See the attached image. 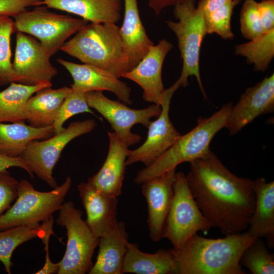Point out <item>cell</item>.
I'll use <instances>...</instances> for the list:
<instances>
[{
	"mask_svg": "<svg viewBox=\"0 0 274 274\" xmlns=\"http://www.w3.org/2000/svg\"><path fill=\"white\" fill-rule=\"evenodd\" d=\"M14 32V20L8 16H0V86L14 82L11 50V37Z\"/></svg>",
	"mask_w": 274,
	"mask_h": 274,
	"instance_id": "31",
	"label": "cell"
},
{
	"mask_svg": "<svg viewBox=\"0 0 274 274\" xmlns=\"http://www.w3.org/2000/svg\"><path fill=\"white\" fill-rule=\"evenodd\" d=\"M232 0H200L197 7L203 13L214 10L218 7ZM238 2V0H237Z\"/></svg>",
	"mask_w": 274,
	"mask_h": 274,
	"instance_id": "41",
	"label": "cell"
},
{
	"mask_svg": "<svg viewBox=\"0 0 274 274\" xmlns=\"http://www.w3.org/2000/svg\"><path fill=\"white\" fill-rule=\"evenodd\" d=\"M128 234L125 223L118 222L110 232L99 238L98 252L96 260L89 274H122L126 254Z\"/></svg>",
	"mask_w": 274,
	"mask_h": 274,
	"instance_id": "23",
	"label": "cell"
},
{
	"mask_svg": "<svg viewBox=\"0 0 274 274\" xmlns=\"http://www.w3.org/2000/svg\"><path fill=\"white\" fill-rule=\"evenodd\" d=\"M15 57L12 62L14 82L35 85L51 83L57 70L40 42L27 34L17 32Z\"/></svg>",
	"mask_w": 274,
	"mask_h": 274,
	"instance_id": "12",
	"label": "cell"
},
{
	"mask_svg": "<svg viewBox=\"0 0 274 274\" xmlns=\"http://www.w3.org/2000/svg\"><path fill=\"white\" fill-rule=\"evenodd\" d=\"M176 174L174 168L142 184V192L148 205L149 236L154 242L163 238L165 223L173 196Z\"/></svg>",
	"mask_w": 274,
	"mask_h": 274,
	"instance_id": "16",
	"label": "cell"
},
{
	"mask_svg": "<svg viewBox=\"0 0 274 274\" xmlns=\"http://www.w3.org/2000/svg\"><path fill=\"white\" fill-rule=\"evenodd\" d=\"M60 50L120 78L129 71L128 54L116 23H87Z\"/></svg>",
	"mask_w": 274,
	"mask_h": 274,
	"instance_id": "3",
	"label": "cell"
},
{
	"mask_svg": "<svg viewBox=\"0 0 274 274\" xmlns=\"http://www.w3.org/2000/svg\"><path fill=\"white\" fill-rule=\"evenodd\" d=\"M83 113L95 115L88 104L86 93L72 89L64 99L57 116L52 124L54 133L55 134L62 131L64 129L63 126L64 123L70 118Z\"/></svg>",
	"mask_w": 274,
	"mask_h": 274,
	"instance_id": "33",
	"label": "cell"
},
{
	"mask_svg": "<svg viewBox=\"0 0 274 274\" xmlns=\"http://www.w3.org/2000/svg\"><path fill=\"white\" fill-rule=\"evenodd\" d=\"M274 110V75L266 77L243 93L233 106L225 125L230 135L234 134L256 118Z\"/></svg>",
	"mask_w": 274,
	"mask_h": 274,
	"instance_id": "15",
	"label": "cell"
},
{
	"mask_svg": "<svg viewBox=\"0 0 274 274\" xmlns=\"http://www.w3.org/2000/svg\"><path fill=\"white\" fill-rule=\"evenodd\" d=\"M174 14L178 21L169 20L166 23L177 37L183 62L181 76L176 82L179 87H185L189 84L188 78L195 77L203 96L207 98L199 70L201 46L207 35L203 14L195 0H186L175 5Z\"/></svg>",
	"mask_w": 274,
	"mask_h": 274,
	"instance_id": "5",
	"label": "cell"
},
{
	"mask_svg": "<svg viewBox=\"0 0 274 274\" xmlns=\"http://www.w3.org/2000/svg\"><path fill=\"white\" fill-rule=\"evenodd\" d=\"M88 104L100 113L110 124L117 136L128 147L139 143L141 135L131 132L132 127L141 124L148 128L154 117L161 112V106L151 105L148 108L134 109L118 101L106 97L100 91L86 93Z\"/></svg>",
	"mask_w": 274,
	"mask_h": 274,
	"instance_id": "11",
	"label": "cell"
},
{
	"mask_svg": "<svg viewBox=\"0 0 274 274\" xmlns=\"http://www.w3.org/2000/svg\"><path fill=\"white\" fill-rule=\"evenodd\" d=\"M232 107V104L229 102L209 117H200L195 127L181 135L163 154L138 172L135 183L143 184L176 168L181 163H190L203 156L210 150V145L214 136L225 127Z\"/></svg>",
	"mask_w": 274,
	"mask_h": 274,
	"instance_id": "4",
	"label": "cell"
},
{
	"mask_svg": "<svg viewBox=\"0 0 274 274\" xmlns=\"http://www.w3.org/2000/svg\"><path fill=\"white\" fill-rule=\"evenodd\" d=\"M52 85V83L29 85L11 82L0 91V123L24 122L29 98L39 90Z\"/></svg>",
	"mask_w": 274,
	"mask_h": 274,
	"instance_id": "27",
	"label": "cell"
},
{
	"mask_svg": "<svg viewBox=\"0 0 274 274\" xmlns=\"http://www.w3.org/2000/svg\"><path fill=\"white\" fill-rule=\"evenodd\" d=\"M177 265L170 249H160L150 254L141 251L136 245L128 243L122 273L176 274Z\"/></svg>",
	"mask_w": 274,
	"mask_h": 274,
	"instance_id": "24",
	"label": "cell"
},
{
	"mask_svg": "<svg viewBox=\"0 0 274 274\" xmlns=\"http://www.w3.org/2000/svg\"><path fill=\"white\" fill-rule=\"evenodd\" d=\"M237 3V0H232L212 11L202 13L207 34L215 33L225 40L234 38L231 20L233 8Z\"/></svg>",
	"mask_w": 274,
	"mask_h": 274,
	"instance_id": "32",
	"label": "cell"
},
{
	"mask_svg": "<svg viewBox=\"0 0 274 274\" xmlns=\"http://www.w3.org/2000/svg\"><path fill=\"white\" fill-rule=\"evenodd\" d=\"M53 217L37 227L19 225L0 230V261L4 266L6 272L11 273L13 263L12 254L20 245L36 237L44 236L53 228Z\"/></svg>",
	"mask_w": 274,
	"mask_h": 274,
	"instance_id": "28",
	"label": "cell"
},
{
	"mask_svg": "<svg viewBox=\"0 0 274 274\" xmlns=\"http://www.w3.org/2000/svg\"><path fill=\"white\" fill-rule=\"evenodd\" d=\"M41 5V0H0V16L13 18L29 7Z\"/></svg>",
	"mask_w": 274,
	"mask_h": 274,
	"instance_id": "36",
	"label": "cell"
},
{
	"mask_svg": "<svg viewBox=\"0 0 274 274\" xmlns=\"http://www.w3.org/2000/svg\"><path fill=\"white\" fill-rule=\"evenodd\" d=\"M41 6L14 17V30L37 38L51 57L88 21L55 13L46 6Z\"/></svg>",
	"mask_w": 274,
	"mask_h": 274,
	"instance_id": "8",
	"label": "cell"
},
{
	"mask_svg": "<svg viewBox=\"0 0 274 274\" xmlns=\"http://www.w3.org/2000/svg\"><path fill=\"white\" fill-rule=\"evenodd\" d=\"M57 61L71 74L73 89L85 93L106 90L113 93L125 104H132L130 87L111 73L92 65L78 64L60 58Z\"/></svg>",
	"mask_w": 274,
	"mask_h": 274,
	"instance_id": "17",
	"label": "cell"
},
{
	"mask_svg": "<svg viewBox=\"0 0 274 274\" xmlns=\"http://www.w3.org/2000/svg\"><path fill=\"white\" fill-rule=\"evenodd\" d=\"M53 133V125L36 127L24 122L0 123V154L20 157L30 142Z\"/></svg>",
	"mask_w": 274,
	"mask_h": 274,
	"instance_id": "26",
	"label": "cell"
},
{
	"mask_svg": "<svg viewBox=\"0 0 274 274\" xmlns=\"http://www.w3.org/2000/svg\"><path fill=\"white\" fill-rule=\"evenodd\" d=\"M239 263L253 274H273L274 256L262 238L251 243L242 253Z\"/></svg>",
	"mask_w": 274,
	"mask_h": 274,
	"instance_id": "30",
	"label": "cell"
},
{
	"mask_svg": "<svg viewBox=\"0 0 274 274\" xmlns=\"http://www.w3.org/2000/svg\"><path fill=\"white\" fill-rule=\"evenodd\" d=\"M235 53L245 57L254 65L255 71L265 72L274 57V29L264 31L258 37L235 47Z\"/></svg>",
	"mask_w": 274,
	"mask_h": 274,
	"instance_id": "29",
	"label": "cell"
},
{
	"mask_svg": "<svg viewBox=\"0 0 274 274\" xmlns=\"http://www.w3.org/2000/svg\"><path fill=\"white\" fill-rule=\"evenodd\" d=\"M255 181L256 198L248 232L255 238H265L267 246L274 247V182L264 178Z\"/></svg>",
	"mask_w": 274,
	"mask_h": 274,
	"instance_id": "21",
	"label": "cell"
},
{
	"mask_svg": "<svg viewBox=\"0 0 274 274\" xmlns=\"http://www.w3.org/2000/svg\"><path fill=\"white\" fill-rule=\"evenodd\" d=\"M239 21L241 32L247 39L253 40L264 32L258 2L245 0L240 12Z\"/></svg>",
	"mask_w": 274,
	"mask_h": 274,
	"instance_id": "34",
	"label": "cell"
},
{
	"mask_svg": "<svg viewBox=\"0 0 274 274\" xmlns=\"http://www.w3.org/2000/svg\"><path fill=\"white\" fill-rule=\"evenodd\" d=\"M57 224L66 230L67 243L64 256L59 263L58 274H85L93 263L92 257L99 242L82 219V212L72 201L63 203Z\"/></svg>",
	"mask_w": 274,
	"mask_h": 274,
	"instance_id": "7",
	"label": "cell"
},
{
	"mask_svg": "<svg viewBox=\"0 0 274 274\" xmlns=\"http://www.w3.org/2000/svg\"><path fill=\"white\" fill-rule=\"evenodd\" d=\"M18 182L7 170L0 172V216L16 199Z\"/></svg>",
	"mask_w": 274,
	"mask_h": 274,
	"instance_id": "35",
	"label": "cell"
},
{
	"mask_svg": "<svg viewBox=\"0 0 274 274\" xmlns=\"http://www.w3.org/2000/svg\"><path fill=\"white\" fill-rule=\"evenodd\" d=\"M179 88L175 83L165 90L160 115L156 120L151 121L144 143L138 148L129 151L125 162L126 166L139 162L146 166L149 165L167 151L181 135L173 125L169 116L172 98Z\"/></svg>",
	"mask_w": 274,
	"mask_h": 274,
	"instance_id": "13",
	"label": "cell"
},
{
	"mask_svg": "<svg viewBox=\"0 0 274 274\" xmlns=\"http://www.w3.org/2000/svg\"><path fill=\"white\" fill-rule=\"evenodd\" d=\"M72 183L71 178L67 177L60 186L42 192L27 180L19 181L16 201L0 216V230L19 225L40 226L59 210Z\"/></svg>",
	"mask_w": 274,
	"mask_h": 274,
	"instance_id": "6",
	"label": "cell"
},
{
	"mask_svg": "<svg viewBox=\"0 0 274 274\" xmlns=\"http://www.w3.org/2000/svg\"><path fill=\"white\" fill-rule=\"evenodd\" d=\"M96 125L93 119L72 122L53 137L30 142L20 157L33 175L54 188L58 185L53 176V170L62 151L71 141L91 132Z\"/></svg>",
	"mask_w": 274,
	"mask_h": 274,
	"instance_id": "10",
	"label": "cell"
},
{
	"mask_svg": "<svg viewBox=\"0 0 274 274\" xmlns=\"http://www.w3.org/2000/svg\"><path fill=\"white\" fill-rule=\"evenodd\" d=\"M173 189L162 237L177 249L194 234L208 232L212 226L199 209L183 173H176Z\"/></svg>",
	"mask_w": 274,
	"mask_h": 274,
	"instance_id": "9",
	"label": "cell"
},
{
	"mask_svg": "<svg viewBox=\"0 0 274 274\" xmlns=\"http://www.w3.org/2000/svg\"><path fill=\"white\" fill-rule=\"evenodd\" d=\"M186 0H148L149 6L156 13L159 14L165 8L175 5Z\"/></svg>",
	"mask_w": 274,
	"mask_h": 274,
	"instance_id": "40",
	"label": "cell"
},
{
	"mask_svg": "<svg viewBox=\"0 0 274 274\" xmlns=\"http://www.w3.org/2000/svg\"><path fill=\"white\" fill-rule=\"evenodd\" d=\"M186 178L212 227L225 235L247 229L255 207V181L231 173L211 150L190 163Z\"/></svg>",
	"mask_w": 274,
	"mask_h": 274,
	"instance_id": "1",
	"label": "cell"
},
{
	"mask_svg": "<svg viewBox=\"0 0 274 274\" xmlns=\"http://www.w3.org/2000/svg\"><path fill=\"white\" fill-rule=\"evenodd\" d=\"M173 47L163 39L152 46L146 55L130 71L122 77L131 80L143 90L146 101L161 106L165 89L162 79V70L165 58Z\"/></svg>",
	"mask_w": 274,
	"mask_h": 274,
	"instance_id": "14",
	"label": "cell"
},
{
	"mask_svg": "<svg viewBox=\"0 0 274 274\" xmlns=\"http://www.w3.org/2000/svg\"><path fill=\"white\" fill-rule=\"evenodd\" d=\"M52 234L54 235L53 228L50 229L47 233L41 238L42 243L45 245V250L46 251V260L44 266L39 270L35 272L36 274H53L57 273L59 266V263H54L50 259L49 254V241Z\"/></svg>",
	"mask_w": 274,
	"mask_h": 274,
	"instance_id": "38",
	"label": "cell"
},
{
	"mask_svg": "<svg viewBox=\"0 0 274 274\" xmlns=\"http://www.w3.org/2000/svg\"><path fill=\"white\" fill-rule=\"evenodd\" d=\"M72 89L67 86L58 89L49 87L37 91L27 101L26 120L36 127L52 125L64 99Z\"/></svg>",
	"mask_w": 274,
	"mask_h": 274,
	"instance_id": "25",
	"label": "cell"
},
{
	"mask_svg": "<svg viewBox=\"0 0 274 274\" xmlns=\"http://www.w3.org/2000/svg\"><path fill=\"white\" fill-rule=\"evenodd\" d=\"M124 17L119 31L128 54L130 71L146 55L154 43L148 36L141 21L138 0H124Z\"/></svg>",
	"mask_w": 274,
	"mask_h": 274,
	"instance_id": "22",
	"label": "cell"
},
{
	"mask_svg": "<svg viewBox=\"0 0 274 274\" xmlns=\"http://www.w3.org/2000/svg\"><path fill=\"white\" fill-rule=\"evenodd\" d=\"M109 151L99 171L88 179V183L103 195L117 197L122 191L126 160L130 150L114 132H108Z\"/></svg>",
	"mask_w": 274,
	"mask_h": 274,
	"instance_id": "18",
	"label": "cell"
},
{
	"mask_svg": "<svg viewBox=\"0 0 274 274\" xmlns=\"http://www.w3.org/2000/svg\"><path fill=\"white\" fill-rule=\"evenodd\" d=\"M258 5L264 31L274 29V0H262Z\"/></svg>",
	"mask_w": 274,
	"mask_h": 274,
	"instance_id": "37",
	"label": "cell"
},
{
	"mask_svg": "<svg viewBox=\"0 0 274 274\" xmlns=\"http://www.w3.org/2000/svg\"><path fill=\"white\" fill-rule=\"evenodd\" d=\"M122 0H41L42 5L80 16L96 23H118Z\"/></svg>",
	"mask_w": 274,
	"mask_h": 274,
	"instance_id": "20",
	"label": "cell"
},
{
	"mask_svg": "<svg viewBox=\"0 0 274 274\" xmlns=\"http://www.w3.org/2000/svg\"><path fill=\"white\" fill-rule=\"evenodd\" d=\"M77 188L86 213L85 221L94 235L99 238L112 231L118 223L117 197L102 194L88 182H82Z\"/></svg>",
	"mask_w": 274,
	"mask_h": 274,
	"instance_id": "19",
	"label": "cell"
},
{
	"mask_svg": "<svg viewBox=\"0 0 274 274\" xmlns=\"http://www.w3.org/2000/svg\"><path fill=\"white\" fill-rule=\"evenodd\" d=\"M13 167L21 168L26 171L31 178L34 177L20 157H10L0 154V172Z\"/></svg>",
	"mask_w": 274,
	"mask_h": 274,
	"instance_id": "39",
	"label": "cell"
},
{
	"mask_svg": "<svg viewBox=\"0 0 274 274\" xmlns=\"http://www.w3.org/2000/svg\"><path fill=\"white\" fill-rule=\"evenodd\" d=\"M256 238L247 231L215 239L194 234L180 248L170 249L176 274H245L240 258Z\"/></svg>",
	"mask_w": 274,
	"mask_h": 274,
	"instance_id": "2",
	"label": "cell"
}]
</instances>
